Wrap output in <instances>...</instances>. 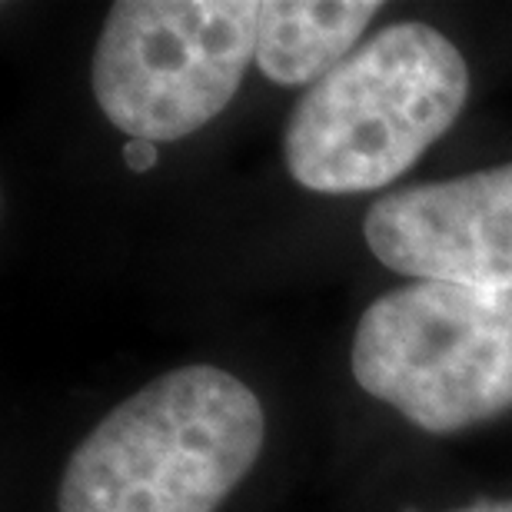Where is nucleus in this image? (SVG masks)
Segmentation results:
<instances>
[{
    "label": "nucleus",
    "instance_id": "1",
    "mask_svg": "<svg viewBox=\"0 0 512 512\" xmlns=\"http://www.w3.org/2000/svg\"><path fill=\"white\" fill-rule=\"evenodd\" d=\"M266 416L220 366L157 376L70 453L60 512H217L260 459Z\"/></svg>",
    "mask_w": 512,
    "mask_h": 512
},
{
    "label": "nucleus",
    "instance_id": "2",
    "mask_svg": "<svg viewBox=\"0 0 512 512\" xmlns=\"http://www.w3.org/2000/svg\"><path fill=\"white\" fill-rule=\"evenodd\" d=\"M469 67L419 20L363 40L306 87L283 130L290 177L313 193H370L399 180L459 120Z\"/></svg>",
    "mask_w": 512,
    "mask_h": 512
},
{
    "label": "nucleus",
    "instance_id": "3",
    "mask_svg": "<svg viewBox=\"0 0 512 512\" xmlns=\"http://www.w3.org/2000/svg\"><path fill=\"white\" fill-rule=\"evenodd\" d=\"M353 376L363 393L446 436L512 409V290L413 280L356 323Z\"/></svg>",
    "mask_w": 512,
    "mask_h": 512
},
{
    "label": "nucleus",
    "instance_id": "4",
    "mask_svg": "<svg viewBox=\"0 0 512 512\" xmlns=\"http://www.w3.org/2000/svg\"><path fill=\"white\" fill-rule=\"evenodd\" d=\"M250 0H120L90 60L97 107L130 140H183L223 114L256 60Z\"/></svg>",
    "mask_w": 512,
    "mask_h": 512
},
{
    "label": "nucleus",
    "instance_id": "5",
    "mask_svg": "<svg viewBox=\"0 0 512 512\" xmlns=\"http://www.w3.org/2000/svg\"><path fill=\"white\" fill-rule=\"evenodd\" d=\"M363 237L393 273L512 290V163L386 193Z\"/></svg>",
    "mask_w": 512,
    "mask_h": 512
},
{
    "label": "nucleus",
    "instance_id": "6",
    "mask_svg": "<svg viewBox=\"0 0 512 512\" xmlns=\"http://www.w3.org/2000/svg\"><path fill=\"white\" fill-rule=\"evenodd\" d=\"M380 0H263L256 14V67L280 87L320 84L360 47Z\"/></svg>",
    "mask_w": 512,
    "mask_h": 512
},
{
    "label": "nucleus",
    "instance_id": "7",
    "mask_svg": "<svg viewBox=\"0 0 512 512\" xmlns=\"http://www.w3.org/2000/svg\"><path fill=\"white\" fill-rule=\"evenodd\" d=\"M160 150L157 143H143V140H130L124 147V163L133 173H147L150 167H157Z\"/></svg>",
    "mask_w": 512,
    "mask_h": 512
},
{
    "label": "nucleus",
    "instance_id": "8",
    "mask_svg": "<svg viewBox=\"0 0 512 512\" xmlns=\"http://www.w3.org/2000/svg\"><path fill=\"white\" fill-rule=\"evenodd\" d=\"M453 512H512V499H479V503L453 509Z\"/></svg>",
    "mask_w": 512,
    "mask_h": 512
}]
</instances>
